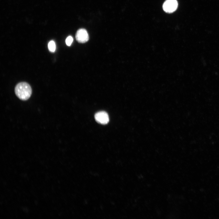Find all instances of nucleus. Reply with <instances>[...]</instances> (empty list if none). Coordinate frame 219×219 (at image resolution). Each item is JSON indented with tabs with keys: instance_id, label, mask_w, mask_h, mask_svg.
Wrapping results in <instances>:
<instances>
[{
	"instance_id": "obj_1",
	"label": "nucleus",
	"mask_w": 219,
	"mask_h": 219,
	"mask_svg": "<svg viewBox=\"0 0 219 219\" xmlns=\"http://www.w3.org/2000/svg\"><path fill=\"white\" fill-rule=\"evenodd\" d=\"M15 93L17 96L22 100H28L30 97L32 90L30 86L26 82H21L15 87Z\"/></svg>"
},
{
	"instance_id": "obj_2",
	"label": "nucleus",
	"mask_w": 219,
	"mask_h": 219,
	"mask_svg": "<svg viewBox=\"0 0 219 219\" xmlns=\"http://www.w3.org/2000/svg\"><path fill=\"white\" fill-rule=\"evenodd\" d=\"M178 6L176 0H166L163 5L164 11L168 13H171L175 11Z\"/></svg>"
},
{
	"instance_id": "obj_3",
	"label": "nucleus",
	"mask_w": 219,
	"mask_h": 219,
	"mask_svg": "<svg viewBox=\"0 0 219 219\" xmlns=\"http://www.w3.org/2000/svg\"><path fill=\"white\" fill-rule=\"evenodd\" d=\"M75 38L77 41L80 43H85L89 39V36L86 30L84 29H79L77 32Z\"/></svg>"
},
{
	"instance_id": "obj_4",
	"label": "nucleus",
	"mask_w": 219,
	"mask_h": 219,
	"mask_svg": "<svg viewBox=\"0 0 219 219\" xmlns=\"http://www.w3.org/2000/svg\"><path fill=\"white\" fill-rule=\"evenodd\" d=\"M95 118L97 122L103 124L107 123L109 120L107 113L103 111H100L96 113Z\"/></svg>"
},
{
	"instance_id": "obj_5",
	"label": "nucleus",
	"mask_w": 219,
	"mask_h": 219,
	"mask_svg": "<svg viewBox=\"0 0 219 219\" xmlns=\"http://www.w3.org/2000/svg\"><path fill=\"white\" fill-rule=\"evenodd\" d=\"M48 47L49 50L52 52H54L56 49V45L54 41L51 40L49 42L48 45Z\"/></svg>"
},
{
	"instance_id": "obj_6",
	"label": "nucleus",
	"mask_w": 219,
	"mask_h": 219,
	"mask_svg": "<svg viewBox=\"0 0 219 219\" xmlns=\"http://www.w3.org/2000/svg\"><path fill=\"white\" fill-rule=\"evenodd\" d=\"M73 40V38L71 36H68L65 40L66 45L68 46H70L71 45Z\"/></svg>"
}]
</instances>
